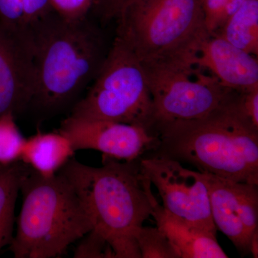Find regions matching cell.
<instances>
[{
	"label": "cell",
	"mask_w": 258,
	"mask_h": 258,
	"mask_svg": "<svg viewBox=\"0 0 258 258\" xmlns=\"http://www.w3.org/2000/svg\"><path fill=\"white\" fill-rule=\"evenodd\" d=\"M240 92L198 119L158 126L157 156L189 163L200 172L258 185V128L241 110Z\"/></svg>",
	"instance_id": "obj_1"
},
{
	"label": "cell",
	"mask_w": 258,
	"mask_h": 258,
	"mask_svg": "<svg viewBox=\"0 0 258 258\" xmlns=\"http://www.w3.org/2000/svg\"><path fill=\"white\" fill-rule=\"evenodd\" d=\"M136 161L120 162L103 156L93 167L71 158L58 172L69 180L114 258H140L134 234L152 217V184Z\"/></svg>",
	"instance_id": "obj_2"
},
{
	"label": "cell",
	"mask_w": 258,
	"mask_h": 258,
	"mask_svg": "<svg viewBox=\"0 0 258 258\" xmlns=\"http://www.w3.org/2000/svg\"><path fill=\"white\" fill-rule=\"evenodd\" d=\"M27 30L36 77L31 105L59 111L94 81L110 47L89 15L68 21L52 12Z\"/></svg>",
	"instance_id": "obj_3"
},
{
	"label": "cell",
	"mask_w": 258,
	"mask_h": 258,
	"mask_svg": "<svg viewBox=\"0 0 258 258\" xmlns=\"http://www.w3.org/2000/svg\"><path fill=\"white\" fill-rule=\"evenodd\" d=\"M20 191L21 211L10 244L15 258L60 257L93 230L81 200L60 172L44 177L27 165Z\"/></svg>",
	"instance_id": "obj_4"
},
{
	"label": "cell",
	"mask_w": 258,
	"mask_h": 258,
	"mask_svg": "<svg viewBox=\"0 0 258 258\" xmlns=\"http://www.w3.org/2000/svg\"><path fill=\"white\" fill-rule=\"evenodd\" d=\"M116 19L115 37L141 62L196 51L210 35L201 0H131Z\"/></svg>",
	"instance_id": "obj_5"
},
{
	"label": "cell",
	"mask_w": 258,
	"mask_h": 258,
	"mask_svg": "<svg viewBox=\"0 0 258 258\" xmlns=\"http://www.w3.org/2000/svg\"><path fill=\"white\" fill-rule=\"evenodd\" d=\"M195 53L141 62L152 97V133L166 123L203 118L238 92L200 69Z\"/></svg>",
	"instance_id": "obj_6"
},
{
	"label": "cell",
	"mask_w": 258,
	"mask_h": 258,
	"mask_svg": "<svg viewBox=\"0 0 258 258\" xmlns=\"http://www.w3.org/2000/svg\"><path fill=\"white\" fill-rule=\"evenodd\" d=\"M152 115V97L142 62L115 37L92 86L71 116L140 125L151 132Z\"/></svg>",
	"instance_id": "obj_7"
},
{
	"label": "cell",
	"mask_w": 258,
	"mask_h": 258,
	"mask_svg": "<svg viewBox=\"0 0 258 258\" xmlns=\"http://www.w3.org/2000/svg\"><path fill=\"white\" fill-rule=\"evenodd\" d=\"M139 167L142 174L157 188L166 211L217 233L203 172L190 170L181 161L161 156L140 159Z\"/></svg>",
	"instance_id": "obj_8"
},
{
	"label": "cell",
	"mask_w": 258,
	"mask_h": 258,
	"mask_svg": "<svg viewBox=\"0 0 258 258\" xmlns=\"http://www.w3.org/2000/svg\"><path fill=\"white\" fill-rule=\"evenodd\" d=\"M208 186L212 220L241 253L258 232V185L203 172Z\"/></svg>",
	"instance_id": "obj_9"
},
{
	"label": "cell",
	"mask_w": 258,
	"mask_h": 258,
	"mask_svg": "<svg viewBox=\"0 0 258 258\" xmlns=\"http://www.w3.org/2000/svg\"><path fill=\"white\" fill-rule=\"evenodd\" d=\"M58 132L69 139L75 152L93 149L120 161L137 160L159 143L156 136L140 125L71 115Z\"/></svg>",
	"instance_id": "obj_10"
},
{
	"label": "cell",
	"mask_w": 258,
	"mask_h": 258,
	"mask_svg": "<svg viewBox=\"0 0 258 258\" xmlns=\"http://www.w3.org/2000/svg\"><path fill=\"white\" fill-rule=\"evenodd\" d=\"M35 85L28 30L8 28L0 24V115H15L30 106Z\"/></svg>",
	"instance_id": "obj_11"
},
{
	"label": "cell",
	"mask_w": 258,
	"mask_h": 258,
	"mask_svg": "<svg viewBox=\"0 0 258 258\" xmlns=\"http://www.w3.org/2000/svg\"><path fill=\"white\" fill-rule=\"evenodd\" d=\"M194 60L225 87L238 92L258 87L257 57L221 37L209 35L204 39Z\"/></svg>",
	"instance_id": "obj_12"
},
{
	"label": "cell",
	"mask_w": 258,
	"mask_h": 258,
	"mask_svg": "<svg viewBox=\"0 0 258 258\" xmlns=\"http://www.w3.org/2000/svg\"><path fill=\"white\" fill-rule=\"evenodd\" d=\"M152 217L179 258H226L216 233L205 230L166 211L157 199L153 203Z\"/></svg>",
	"instance_id": "obj_13"
},
{
	"label": "cell",
	"mask_w": 258,
	"mask_h": 258,
	"mask_svg": "<svg viewBox=\"0 0 258 258\" xmlns=\"http://www.w3.org/2000/svg\"><path fill=\"white\" fill-rule=\"evenodd\" d=\"M75 150L60 132L37 133L26 139L20 161L44 177L55 176L74 157Z\"/></svg>",
	"instance_id": "obj_14"
},
{
	"label": "cell",
	"mask_w": 258,
	"mask_h": 258,
	"mask_svg": "<svg viewBox=\"0 0 258 258\" xmlns=\"http://www.w3.org/2000/svg\"><path fill=\"white\" fill-rule=\"evenodd\" d=\"M213 36L221 37L241 50L257 57L258 0H244Z\"/></svg>",
	"instance_id": "obj_15"
},
{
	"label": "cell",
	"mask_w": 258,
	"mask_h": 258,
	"mask_svg": "<svg viewBox=\"0 0 258 258\" xmlns=\"http://www.w3.org/2000/svg\"><path fill=\"white\" fill-rule=\"evenodd\" d=\"M26 167L21 161L0 164V251L10 244L14 237L15 205Z\"/></svg>",
	"instance_id": "obj_16"
},
{
	"label": "cell",
	"mask_w": 258,
	"mask_h": 258,
	"mask_svg": "<svg viewBox=\"0 0 258 258\" xmlns=\"http://www.w3.org/2000/svg\"><path fill=\"white\" fill-rule=\"evenodd\" d=\"M54 11L50 0H0V24L6 28L25 30Z\"/></svg>",
	"instance_id": "obj_17"
},
{
	"label": "cell",
	"mask_w": 258,
	"mask_h": 258,
	"mask_svg": "<svg viewBox=\"0 0 258 258\" xmlns=\"http://www.w3.org/2000/svg\"><path fill=\"white\" fill-rule=\"evenodd\" d=\"M12 113L0 115V164L20 161L26 139L20 132Z\"/></svg>",
	"instance_id": "obj_18"
},
{
	"label": "cell",
	"mask_w": 258,
	"mask_h": 258,
	"mask_svg": "<svg viewBox=\"0 0 258 258\" xmlns=\"http://www.w3.org/2000/svg\"><path fill=\"white\" fill-rule=\"evenodd\" d=\"M142 258H179L157 227H139L134 234Z\"/></svg>",
	"instance_id": "obj_19"
},
{
	"label": "cell",
	"mask_w": 258,
	"mask_h": 258,
	"mask_svg": "<svg viewBox=\"0 0 258 258\" xmlns=\"http://www.w3.org/2000/svg\"><path fill=\"white\" fill-rule=\"evenodd\" d=\"M244 0H201L205 27L215 35L238 10Z\"/></svg>",
	"instance_id": "obj_20"
},
{
	"label": "cell",
	"mask_w": 258,
	"mask_h": 258,
	"mask_svg": "<svg viewBox=\"0 0 258 258\" xmlns=\"http://www.w3.org/2000/svg\"><path fill=\"white\" fill-rule=\"evenodd\" d=\"M74 257L114 258L111 247L99 234L91 230L81 239Z\"/></svg>",
	"instance_id": "obj_21"
},
{
	"label": "cell",
	"mask_w": 258,
	"mask_h": 258,
	"mask_svg": "<svg viewBox=\"0 0 258 258\" xmlns=\"http://www.w3.org/2000/svg\"><path fill=\"white\" fill-rule=\"evenodd\" d=\"M55 13L68 21L86 18L92 11L93 0H50Z\"/></svg>",
	"instance_id": "obj_22"
},
{
	"label": "cell",
	"mask_w": 258,
	"mask_h": 258,
	"mask_svg": "<svg viewBox=\"0 0 258 258\" xmlns=\"http://www.w3.org/2000/svg\"><path fill=\"white\" fill-rule=\"evenodd\" d=\"M131 0H93L92 13L104 21L116 19L125 5Z\"/></svg>",
	"instance_id": "obj_23"
},
{
	"label": "cell",
	"mask_w": 258,
	"mask_h": 258,
	"mask_svg": "<svg viewBox=\"0 0 258 258\" xmlns=\"http://www.w3.org/2000/svg\"><path fill=\"white\" fill-rule=\"evenodd\" d=\"M239 101L244 114L258 128V87L240 92Z\"/></svg>",
	"instance_id": "obj_24"
},
{
	"label": "cell",
	"mask_w": 258,
	"mask_h": 258,
	"mask_svg": "<svg viewBox=\"0 0 258 258\" xmlns=\"http://www.w3.org/2000/svg\"><path fill=\"white\" fill-rule=\"evenodd\" d=\"M249 253L252 254L254 258L258 257V232H256L251 238L249 242Z\"/></svg>",
	"instance_id": "obj_25"
}]
</instances>
